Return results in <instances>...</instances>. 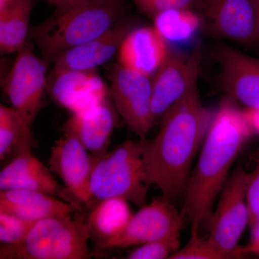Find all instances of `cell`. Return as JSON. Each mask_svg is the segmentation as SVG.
I'll return each instance as SVG.
<instances>
[{
  "label": "cell",
  "instance_id": "obj_1",
  "mask_svg": "<svg viewBox=\"0 0 259 259\" xmlns=\"http://www.w3.org/2000/svg\"><path fill=\"white\" fill-rule=\"evenodd\" d=\"M214 115L194 88L164 114L155 138L144 140L145 183L157 186L168 202L175 204L184 197Z\"/></svg>",
  "mask_w": 259,
  "mask_h": 259
},
{
  "label": "cell",
  "instance_id": "obj_2",
  "mask_svg": "<svg viewBox=\"0 0 259 259\" xmlns=\"http://www.w3.org/2000/svg\"><path fill=\"white\" fill-rule=\"evenodd\" d=\"M254 134L236 102L223 99L201 147L200 155L184 195L182 212L191 224V236H198L208 224L214 202L229 177L232 165Z\"/></svg>",
  "mask_w": 259,
  "mask_h": 259
},
{
  "label": "cell",
  "instance_id": "obj_3",
  "mask_svg": "<svg viewBox=\"0 0 259 259\" xmlns=\"http://www.w3.org/2000/svg\"><path fill=\"white\" fill-rule=\"evenodd\" d=\"M54 14L29 30L48 64L66 51L110 30L124 13L123 1L56 7Z\"/></svg>",
  "mask_w": 259,
  "mask_h": 259
},
{
  "label": "cell",
  "instance_id": "obj_4",
  "mask_svg": "<svg viewBox=\"0 0 259 259\" xmlns=\"http://www.w3.org/2000/svg\"><path fill=\"white\" fill-rule=\"evenodd\" d=\"M144 140L126 141L98 158L90 180L88 208L112 197H122L138 207L146 204Z\"/></svg>",
  "mask_w": 259,
  "mask_h": 259
},
{
  "label": "cell",
  "instance_id": "obj_5",
  "mask_svg": "<svg viewBox=\"0 0 259 259\" xmlns=\"http://www.w3.org/2000/svg\"><path fill=\"white\" fill-rule=\"evenodd\" d=\"M88 223L71 214L37 221L18 244L0 247V259H88Z\"/></svg>",
  "mask_w": 259,
  "mask_h": 259
},
{
  "label": "cell",
  "instance_id": "obj_6",
  "mask_svg": "<svg viewBox=\"0 0 259 259\" xmlns=\"http://www.w3.org/2000/svg\"><path fill=\"white\" fill-rule=\"evenodd\" d=\"M247 180L248 173L241 166H237L223 186L217 208L207 224V241L231 258L243 256L238 242L249 225Z\"/></svg>",
  "mask_w": 259,
  "mask_h": 259
},
{
  "label": "cell",
  "instance_id": "obj_7",
  "mask_svg": "<svg viewBox=\"0 0 259 259\" xmlns=\"http://www.w3.org/2000/svg\"><path fill=\"white\" fill-rule=\"evenodd\" d=\"M114 101L127 126L141 140L155 124L151 77L120 64L109 69Z\"/></svg>",
  "mask_w": 259,
  "mask_h": 259
},
{
  "label": "cell",
  "instance_id": "obj_8",
  "mask_svg": "<svg viewBox=\"0 0 259 259\" xmlns=\"http://www.w3.org/2000/svg\"><path fill=\"white\" fill-rule=\"evenodd\" d=\"M204 30L244 46L259 44L257 0H203L200 9Z\"/></svg>",
  "mask_w": 259,
  "mask_h": 259
},
{
  "label": "cell",
  "instance_id": "obj_9",
  "mask_svg": "<svg viewBox=\"0 0 259 259\" xmlns=\"http://www.w3.org/2000/svg\"><path fill=\"white\" fill-rule=\"evenodd\" d=\"M18 53L14 66L5 79V91L25 125L32 129L47 88L48 64L37 57L26 44Z\"/></svg>",
  "mask_w": 259,
  "mask_h": 259
},
{
  "label": "cell",
  "instance_id": "obj_10",
  "mask_svg": "<svg viewBox=\"0 0 259 259\" xmlns=\"http://www.w3.org/2000/svg\"><path fill=\"white\" fill-rule=\"evenodd\" d=\"M200 47L189 55L169 54L152 79V112L155 123L173 105L197 88Z\"/></svg>",
  "mask_w": 259,
  "mask_h": 259
},
{
  "label": "cell",
  "instance_id": "obj_11",
  "mask_svg": "<svg viewBox=\"0 0 259 259\" xmlns=\"http://www.w3.org/2000/svg\"><path fill=\"white\" fill-rule=\"evenodd\" d=\"M185 216L175 204L163 197L141 207L118 235L100 245V248H127L161 239Z\"/></svg>",
  "mask_w": 259,
  "mask_h": 259
},
{
  "label": "cell",
  "instance_id": "obj_12",
  "mask_svg": "<svg viewBox=\"0 0 259 259\" xmlns=\"http://www.w3.org/2000/svg\"><path fill=\"white\" fill-rule=\"evenodd\" d=\"M97 160L79 140L66 133L51 147L50 169L59 175L65 187L86 207L90 199V177Z\"/></svg>",
  "mask_w": 259,
  "mask_h": 259
},
{
  "label": "cell",
  "instance_id": "obj_13",
  "mask_svg": "<svg viewBox=\"0 0 259 259\" xmlns=\"http://www.w3.org/2000/svg\"><path fill=\"white\" fill-rule=\"evenodd\" d=\"M221 83L228 97L247 108L259 109V58L221 45L214 53Z\"/></svg>",
  "mask_w": 259,
  "mask_h": 259
},
{
  "label": "cell",
  "instance_id": "obj_14",
  "mask_svg": "<svg viewBox=\"0 0 259 259\" xmlns=\"http://www.w3.org/2000/svg\"><path fill=\"white\" fill-rule=\"evenodd\" d=\"M33 190L57 196L83 210L82 204L66 187L59 185L30 149L18 153L0 172V190Z\"/></svg>",
  "mask_w": 259,
  "mask_h": 259
},
{
  "label": "cell",
  "instance_id": "obj_15",
  "mask_svg": "<svg viewBox=\"0 0 259 259\" xmlns=\"http://www.w3.org/2000/svg\"><path fill=\"white\" fill-rule=\"evenodd\" d=\"M133 29L129 23L117 22L100 36L62 54L54 63L51 76L66 71L95 70L118 53L121 44Z\"/></svg>",
  "mask_w": 259,
  "mask_h": 259
},
{
  "label": "cell",
  "instance_id": "obj_16",
  "mask_svg": "<svg viewBox=\"0 0 259 259\" xmlns=\"http://www.w3.org/2000/svg\"><path fill=\"white\" fill-rule=\"evenodd\" d=\"M50 95L73 114L83 111L107 99V89L95 70L66 71L51 76Z\"/></svg>",
  "mask_w": 259,
  "mask_h": 259
},
{
  "label": "cell",
  "instance_id": "obj_17",
  "mask_svg": "<svg viewBox=\"0 0 259 259\" xmlns=\"http://www.w3.org/2000/svg\"><path fill=\"white\" fill-rule=\"evenodd\" d=\"M116 121L115 110L105 99L95 106L73 114L61 130L74 136L93 156L100 158L108 152Z\"/></svg>",
  "mask_w": 259,
  "mask_h": 259
},
{
  "label": "cell",
  "instance_id": "obj_18",
  "mask_svg": "<svg viewBox=\"0 0 259 259\" xmlns=\"http://www.w3.org/2000/svg\"><path fill=\"white\" fill-rule=\"evenodd\" d=\"M166 42L154 27L133 29L117 53L120 64L151 77L169 55Z\"/></svg>",
  "mask_w": 259,
  "mask_h": 259
},
{
  "label": "cell",
  "instance_id": "obj_19",
  "mask_svg": "<svg viewBox=\"0 0 259 259\" xmlns=\"http://www.w3.org/2000/svg\"><path fill=\"white\" fill-rule=\"evenodd\" d=\"M77 211L82 210L74 204L44 192L28 190L0 191V212L32 222L54 216L69 215Z\"/></svg>",
  "mask_w": 259,
  "mask_h": 259
},
{
  "label": "cell",
  "instance_id": "obj_20",
  "mask_svg": "<svg viewBox=\"0 0 259 259\" xmlns=\"http://www.w3.org/2000/svg\"><path fill=\"white\" fill-rule=\"evenodd\" d=\"M127 199L112 197L99 202L89 216L90 236L99 247L118 235L133 216Z\"/></svg>",
  "mask_w": 259,
  "mask_h": 259
},
{
  "label": "cell",
  "instance_id": "obj_21",
  "mask_svg": "<svg viewBox=\"0 0 259 259\" xmlns=\"http://www.w3.org/2000/svg\"><path fill=\"white\" fill-rule=\"evenodd\" d=\"M35 0H13L0 10V49L2 53L18 52L26 44L29 20Z\"/></svg>",
  "mask_w": 259,
  "mask_h": 259
},
{
  "label": "cell",
  "instance_id": "obj_22",
  "mask_svg": "<svg viewBox=\"0 0 259 259\" xmlns=\"http://www.w3.org/2000/svg\"><path fill=\"white\" fill-rule=\"evenodd\" d=\"M32 129L24 123L13 107L0 106V159L30 150Z\"/></svg>",
  "mask_w": 259,
  "mask_h": 259
},
{
  "label": "cell",
  "instance_id": "obj_23",
  "mask_svg": "<svg viewBox=\"0 0 259 259\" xmlns=\"http://www.w3.org/2000/svg\"><path fill=\"white\" fill-rule=\"evenodd\" d=\"M153 27L166 41H185L202 25V17L192 9H169L152 18Z\"/></svg>",
  "mask_w": 259,
  "mask_h": 259
},
{
  "label": "cell",
  "instance_id": "obj_24",
  "mask_svg": "<svg viewBox=\"0 0 259 259\" xmlns=\"http://www.w3.org/2000/svg\"><path fill=\"white\" fill-rule=\"evenodd\" d=\"M187 218L184 216L172 228L169 233L161 238L150 243L139 245L126 255L127 259H164L180 249V231Z\"/></svg>",
  "mask_w": 259,
  "mask_h": 259
},
{
  "label": "cell",
  "instance_id": "obj_25",
  "mask_svg": "<svg viewBox=\"0 0 259 259\" xmlns=\"http://www.w3.org/2000/svg\"><path fill=\"white\" fill-rule=\"evenodd\" d=\"M35 223L14 214L0 212V241L2 244L15 245L20 243Z\"/></svg>",
  "mask_w": 259,
  "mask_h": 259
},
{
  "label": "cell",
  "instance_id": "obj_26",
  "mask_svg": "<svg viewBox=\"0 0 259 259\" xmlns=\"http://www.w3.org/2000/svg\"><path fill=\"white\" fill-rule=\"evenodd\" d=\"M171 259H228L229 255L225 254L214 248L207 241V238L200 236H191L188 243L182 249L170 256Z\"/></svg>",
  "mask_w": 259,
  "mask_h": 259
},
{
  "label": "cell",
  "instance_id": "obj_27",
  "mask_svg": "<svg viewBox=\"0 0 259 259\" xmlns=\"http://www.w3.org/2000/svg\"><path fill=\"white\" fill-rule=\"evenodd\" d=\"M144 14L153 18L158 13L169 9H200L203 0H133Z\"/></svg>",
  "mask_w": 259,
  "mask_h": 259
},
{
  "label": "cell",
  "instance_id": "obj_28",
  "mask_svg": "<svg viewBox=\"0 0 259 259\" xmlns=\"http://www.w3.org/2000/svg\"><path fill=\"white\" fill-rule=\"evenodd\" d=\"M254 169L248 173L246 201L249 211V226L259 220V150L252 155Z\"/></svg>",
  "mask_w": 259,
  "mask_h": 259
},
{
  "label": "cell",
  "instance_id": "obj_29",
  "mask_svg": "<svg viewBox=\"0 0 259 259\" xmlns=\"http://www.w3.org/2000/svg\"><path fill=\"white\" fill-rule=\"evenodd\" d=\"M249 226L251 228L250 243L246 246L241 247L240 251L243 255L247 253L259 255V220Z\"/></svg>",
  "mask_w": 259,
  "mask_h": 259
},
{
  "label": "cell",
  "instance_id": "obj_30",
  "mask_svg": "<svg viewBox=\"0 0 259 259\" xmlns=\"http://www.w3.org/2000/svg\"><path fill=\"white\" fill-rule=\"evenodd\" d=\"M243 112L253 132L259 134V109L246 107L245 110H243Z\"/></svg>",
  "mask_w": 259,
  "mask_h": 259
},
{
  "label": "cell",
  "instance_id": "obj_31",
  "mask_svg": "<svg viewBox=\"0 0 259 259\" xmlns=\"http://www.w3.org/2000/svg\"><path fill=\"white\" fill-rule=\"evenodd\" d=\"M49 4L54 6H62V5L85 4V3H105L110 1H123V0H46Z\"/></svg>",
  "mask_w": 259,
  "mask_h": 259
},
{
  "label": "cell",
  "instance_id": "obj_32",
  "mask_svg": "<svg viewBox=\"0 0 259 259\" xmlns=\"http://www.w3.org/2000/svg\"><path fill=\"white\" fill-rule=\"evenodd\" d=\"M13 1V0H0V10L4 9Z\"/></svg>",
  "mask_w": 259,
  "mask_h": 259
},
{
  "label": "cell",
  "instance_id": "obj_33",
  "mask_svg": "<svg viewBox=\"0 0 259 259\" xmlns=\"http://www.w3.org/2000/svg\"><path fill=\"white\" fill-rule=\"evenodd\" d=\"M257 1H258V8H259V0H257Z\"/></svg>",
  "mask_w": 259,
  "mask_h": 259
}]
</instances>
